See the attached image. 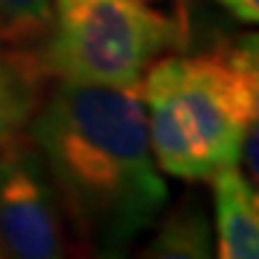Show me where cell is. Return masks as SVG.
Wrapping results in <instances>:
<instances>
[{
	"mask_svg": "<svg viewBox=\"0 0 259 259\" xmlns=\"http://www.w3.org/2000/svg\"><path fill=\"white\" fill-rule=\"evenodd\" d=\"M143 103L156 167L188 183L238 164L246 127L259 114L228 45L161 56L143 77Z\"/></svg>",
	"mask_w": 259,
	"mask_h": 259,
	"instance_id": "cell-2",
	"label": "cell"
},
{
	"mask_svg": "<svg viewBox=\"0 0 259 259\" xmlns=\"http://www.w3.org/2000/svg\"><path fill=\"white\" fill-rule=\"evenodd\" d=\"M164 214V211H161ZM211 222L196 196H185L164 214L156 235L146 243L143 256L151 259H204L211 256Z\"/></svg>",
	"mask_w": 259,
	"mask_h": 259,
	"instance_id": "cell-6",
	"label": "cell"
},
{
	"mask_svg": "<svg viewBox=\"0 0 259 259\" xmlns=\"http://www.w3.org/2000/svg\"><path fill=\"white\" fill-rule=\"evenodd\" d=\"M27 135L61 198L69 233L98 256H122L167 209L169 191L148 138L143 82H64Z\"/></svg>",
	"mask_w": 259,
	"mask_h": 259,
	"instance_id": "cell-1",
	"label": "cell"
},
{
	"mask_svg": "<svg viewBox=\"0 0 259 259\" xmlns=\"http://www.w3.org/2000/svg\"><path fill=\"white\" fill-rule=\"evenodd\" d=\"M0 256H6V251H3V246H0Z\"/></svg>",
	"mask_w": 259,
	"mask_h": 259,
	"instance_id": "cell-12",
	"label": "cell"
},
{
	"mask_svg": "<svg viewBox=\"0 0 259 259\" xmlns=\"http://www.w3.org/2000/svg\"><path fill=\"white\" fill-rule=\"evenodd\" d=\"M0 53H3V45H0Z\"/></svg>",
	"mask_w": 259,
	"mask_h": 259,
	"instance_id": "cell-13",
	"label": "cell"
},
{
	"mask_svg": "<svg viewBox=\"0 0 259 259\" xmlns=\"http://www.w3.org/2000/svg\"><path fill=\"white\" fill-rule=\"evenodd\" d=\"M45 74L34 56L0 58V148L27 130L37 111V77Z\"/></svg>",
	"mask_w": 259,
	"mask_h": 259,
	"instance_id": "cell-7",
	"label": "cell"
},
{
	"mask_svg": "<svg viewBox=\"0 0 259 259\" xmlns=\"http://www.w3.org/2000/svg\"><path fill=\"white\" fill-rule=\"evenodd\" d=\"M156 3H161V0H156Z\"/></svg>",
	"mask_w": 259,
	"mask_h": 259,
	"instance_id": "cell-14",
	"label": "cell"
},
{
	"mask_svg": "<svg viewBox=\"0 0 259 259\" xmlns=\"http://www.w3.org/2000/svg\"><path fill=\"white\" fill-rule=\"evenodd\" d=\"M0 246L6 256L56 259L69 254V225L51 172L29 135L0 148Z\"/></svg>",
	"mask_w": 259,
	"mask_h": 259,
	"instance_id": "cell-4",
	"label": "cell"
},
{
	"mask_svg": "<svg viewBox=\"0 0 259 259\" xmlns=\"http://www.w3.org/2000/svg\"><path fill=\"white\" fill-rule=\"evenodd\" d=\"M228 48L235 66L241 69V74L246 77V82L251 85L254 96L259 101V32L241 34L235 42H228Z\"/></svg>",
	"mask_w": 259,
	"mask_h": 259,
	"instance_id": "cell-9",
	"label": "cell"
},
{
	"mask_svg": "<svg viewBox=\"0 0 259 259\" xmlns=\"http://www.w3.org/2000/svg\"><path fill=\"white\" fill-rule=\"evenodd\" d=\"M217 6H222L241 21H251V24H259V0H214Z\"/></svg>",
	"mask_w": 259,
	"mask_h": 259,
	"instance_id": "cell-11",
	"label": "cell"
},
{
	"mask_svg": "<svg viewBox=\"0 0 259 259\" xmlns=\"http://www.w3.org/2000/svg\"><path fill=\"white\" fill-rule=\"evenodd\" d=\"M185 42V16L156 0H53L37 61L64 82L138 85L161 56Z\"/></svg>",
	"mask_w": 259,
	"mask_h": 259,
	"instance_id": "cell-3",
	"label": "cell"
},
{
	"mask_svg": "<svg viewBox=\"0 0 259 259\" xmlns=\"http://www.w3.org/2000/svg\"><path fill=\"white\" fill-rule=\"evenodd\" d=\"M53 0H0V45L42 42L51 29Z\"/></svg>",
	"mask_w": 259,
	"mask_h": 259,
	"instance_id": "cell-8",
	"label": "cell"
},
{
	"mask_svg": "<svg viewBox=\"0 0 259 259\" xmlns=\"http://www.w3.org/2000/svg\"><path fill=\"white\" fill-rule=\"evenodd\" d=\"M217 211V256L259 259V209L238 164L211 175Z\"/></svg>",
	"mask_w": 259,
	"mask_h": 259,
	"instance_id": "cell-5",
	"label": "cell"
},
{
	"mask_svg": "<svg viewBox=\"0 0 259 259\" xmlns=\"http://www.w3.org/2000/svg\"><path fill=\"white\" fill-rule=\"evenodd\" d=\"M238 161H243V169H246L243 178L249 183V191H251L254 204L259 209V114L251 119V124L246 127Z\"/></svg>",
	"mask_w": 259,
	"mask_h": 259,
	"instance_id": "cell-10",
	"label": "cell"
}]
</instances>
